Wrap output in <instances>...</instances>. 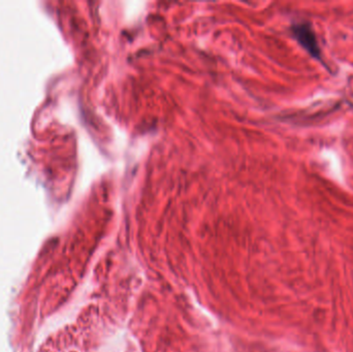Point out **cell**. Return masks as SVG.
Instances as JSON below:
<instances>
[{
    "mask_svg": "<svg viewBox=\"0 0 353 352\" xmlns=\"http://www.w3.org/2000/svg\"><path fill=\"white\" fill-rule=\"evenodd\" d=\"M292 32L296 41L311 55L312 57L320 58V47L313 27L308 22L296 23L292 26Z\"/></svg>",
    "mask_w": 353,
    "mask_h": 352,
    "instance_id": "cell-1",
    "label": "cell"
}]
</instances>
